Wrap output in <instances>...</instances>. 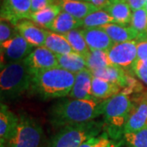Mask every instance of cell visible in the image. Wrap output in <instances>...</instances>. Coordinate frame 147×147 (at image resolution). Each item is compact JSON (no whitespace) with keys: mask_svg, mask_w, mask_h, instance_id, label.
Segmentation results:
<instances>
[{"mask_svg":"<svg viewBox=\"0 0 147 147\" xmlns=\"http://www.w3.org/2000/svg\"><path fill=\"white\" fill-rule=\"evenodd\" d=\"M104 100L71 99L53 104L48 110V121L55 128L95 120L103 115Z\"/></svg>","mask_w":147,"mask_h":147,"instance_id":"obj_1","label":"cell"},{"mask_svg":"<svg viewBox=\"0 0 147 147\" xmlns=\"http://www.w3.org/2000/svg\"><path fill=\"white\" fill-rule=\"evenodd\" d=\"M75 80L74 74L54 67L33 74L31 88L43 99L69 96Z\"/></svg>","mask_w":147,"mask_h":147,"instance_id":"obj_2","label":"cell"},{"mask_svg":"<svg viewBox=\"0 0 147 147\" xmlns=\"http://www.w3.org/2000/svg\"><path fill=\"white\" fill-rule=\"evenodd\" d=\"M33 73L25 60L1 65V100H14L31 88Z\"/></svg>","mask_w":147,"mask_h":147,"instance_id":"obj_3","label":"cell"},{"mask_svg":"<svg viewBox=\"0 0 147 147\" xmlns=\"http://www.w3.org/2000/svg\"><path fill=\"white\" fill-rule=\"evenodd\" d=\"M132 106L131 96L122 92L104 100V131L114 140L123 139L124 127Z\"/></svg>","mask_w":147,"mask_h":147,"instance_id":"obj_4","label":"cell"},{"mask_svg":"<svg viewBox=\"0 0 147 147\" xmlns=\"http://www.w3.org/2000/svg\"><path fill=\"white\" fill-rule=\"evenodd\" d=\"M103 131V121L92 120L64 126L58 129L48 147H79L88 139L98 136Z\"/></svg>","mask_w":147,"mask_h":147,"instance_id":"obj_5","label":"cell"},{"mask_svg":"<svg viewBox=\"0 0 147 147\" xmlns=\"http://www.w3.org/2000/svg\"><path fill=\"white\" fill-rule=\"evenodd\" d=\"M46 137L38 121L21 113L14 131L7 143V147H45Z\"/></svg>","mask_w":147,"mask_h":147,"instance_id":"obj_6","label":"cell"},{"mask_svg":"<svg viewBox=\"0 0 147 147\" xmlns=\"http://www.w3.org/2000/svg\"><path fill=\"white\" fill-rule=\"evenodd\" d=\"M106 53L111 65L131 74L132 66L137 60V40L115 42Z\"/></svg>","mask_w":147,"mask_h":147,"instance_id":"obj_7","label":"cell"},{"mask_svg":"<svg viewBox=\"0 0 147 147\" xmlns=\"http://www.w3.org/2000/svg\"><path fill=\"white\" fill-rule=\"evenodd\" d=\"M1 65L25 60L34 50V46L18 33L16 36L0 43Z\"/></svg>","mask_w":147,"mask_h":147,"instance_id":"obj_8","label":"cell"},{"mask_svg":"<svg viewBox=\"0 0 147 147\" xmlns=\"http://www.w3.org/2000/svg\"><path fill=\"white\" fill-rule=\"evenodd\" d=\"M130 96L132 106L124 127V133L138 131L147 127V92Z\"/></svg>","mask_w":147,"mask_h":147,"instance_id":"obj_9","label":"cell"},{"mask_svg":"<svg viewBox=\"0 0 147 147\" xmlns=\"http://www.w3.org/2000/svg\"><path fill=\"white\" fill-rule=\"evenodd\" d=\"M31 14V0H3L1 7V20L15 26L21 20L30 19Z\"/></svg>","mask_w":147,"mask_h":147,"instance_id":"obj_10","label":"cell"},{"mask_svg":"<svg viewBox=\"0 0 147 147\" xmlns=\"http://www.w3.org/2000/svg\"><path fill=\"white\" fill-rule=\"evenodd\" d=\"M25 61L33 74L58 66L57 54L44 46L36 47L25 59Z\"/></svg>","mask_w":147,"mask_h":147,"instance_id":"obj_11","label":"cell"},{"mask_svg":"<svg viewBox=\"0 0 147 147\" xmlns=\"http://www.w3.org/2000/svg\"><path fill=\"white\" fill-rule=\"evenodd\" d=\"M16 27L21 36L34 47L44 46L48 33L47 29L39 26L34 21L26 19L19 21Z\"/></svg>","mask_w":147,"mask_h":147,"instance_id":"obj_12","label":"cell"},{"mask_svg":"<svg viewBox=\"0 0 147 147\" xmlns=\"http://www.w3.org/2000/svg\"><path fill=\"white\" fill-rule=\"evenodd\" d=\"M93 74L88 69L75 74V80L69 97L72 99H95L92 93Z\"/></svg>","mask_w":147,"mask_h":147,"instance_id":"obj_13","label":"cell"},{"mask_svg":"<svg viewBox=\"0 0 147 147\" xmlns=\"http://www.w3.org/2000/svg\"><path fill=\"white\" fill-rule=\"evenodd\" d=\"M81 32L90 50L107 51L115 43L107 33L100 27L84 28Z\"/></svg>","mask_w":147,"mask_h":147,"instance_id":"obj_14","label":"cell"},{"mask_svg":"<svg viewBox=\"0 0 147 147\" xmlns=\"http://www.w3.org/2000/svg\"><path fill=\"white\" fill-rule=\"evenodd\" d=\"M19 121V116L1 103L0 108V147H7V143L14 131Z\"/></svg>","mask_w":147,"mask_h":147,"instance_id":"obj_15","label":"cell"},{"mask_svg":"<svg viewBox=\"0 0 147 147\" xmlns=\"http://www.w3.org/2000/svg\"><path fill=\"white\" fill-rule=\"evenodd\" d=\"M58 3L61 5L62 11L68 12L80 20H83L89 14L100 9L93 3L87 1L58 0Z\"/></svg>","mask_w":147,"mask_h":147,"instance_id":"obj_16","label":"cell"},{"mask_svg":"<svg viewBox=\"0 0 147 147\" xmlns=\"http://www.w3.org/2000/svg\"><path fill=\"white\" fill-rule=\"evenodd\" d=\"M92 73L94 77L105 79L111 83L119 85L121 88L127 87V72L121 67L116 65H108L104 68L92 70Z\"/></svg>","mask_w":147,"mask_h":147,"instance_id":"obj_17","label":"cell"},{"mask_svg":"<svg viewBox=\"0 0 147 147\" xmlns=\"http://www.w3.org/2000/svg\"><path fill=\"white\" fill-rule=\"evenodd\" d=\"M110 36L114 42L136 40L139 34L131 26H124L117 23H110L100 27Z\"/></svg>","mask_w":147,"mask_h":147,"instance_id":"obj_18","label":"cell"},{"mask_svg":"<svg viewBox=\"0 0 147 147\" xmlns=\"http://www.w3.org/2000/svg\"><path fill=\"white\" fill-rule=\"evenodd\" d=\"M82 26V20L74 17L65 11H62L53 21L48 30L58 34H64Z\"/></svg>","mask_w":147,"mask_h":147,"instance_id":"obj_19","label":"cell"},{"mask_svg":"<svg viewBox=\"0 0 147 147\" xmlns=\"http://www.w3.org/2000/svg\"><path fill=\"white\" fill-rule=\"evenodd\" d=\"M105 10L114 18L115 23L124 26H127L131 20V9L123 0H116L111 2Z\"/></svg>","mask_w":147,"mask_h":147,"instance_id":"obj_20","label":"cell"},{"mask_svg":"<svg viewBox=\"0 0 147 147\" xmlns=\"http://www.w3.org/2000/svg\"><path fill=\"white\" fill-rule=\"evenodd\" d=\"M121 88L116 84L106 81L97 77L92 78V96L100 100H106L120 92Z\"/></svg>","mask_w":147,"mask_h":147,"instance_id":"obj_21","label":"cell"},{"mask_svg":"<svg viewBox=\"0 0 147 147\" xmlns=\"http://www.w3.org/2000/svg\"><path fill=\"white\" fill-rule=\"evenodd\" d=\"M57 57L58 67L68 70L74 74L88 69L84 57L78 53L73 52L65 55H57Z\"/></svg>","mask_w":147,"mask_h":147,"instance_id":"obj_22","label":"cell"},{"mask_svg":"<svg viewBox=\"0 0 147 147\" xmlns=\"http://www.w3.org/2000/svg\"><path fill=\"white\" fill-rule=\"evenodd\" d=\"M61 7L59 3H55L43 8L42 10L32 12L30 20L38 26L48 30L56 17L61 12Z\"/></svg>","mask_w":147,"mask_h":147,"instance_id":"obj_23","label":"cell"},{"mask_svg":"<svg viewBox=\"0 0 147 147\" xmlns=\"http://www.w3.org/2000/svg\"><path fill=\"white\" fill-rule=\"evenodd\" d=\"M44 47L57 55H65L74 52L67 39L61 34L48 30Z\"/></svg>","mask_w":147,"mask_h":147,"instance_id":"obj_24","label":"cell"},{"mask_svg":"<svg viewBox=\"0 0 147 147\" xmlns=\"http://www.w3.org/2000/svg\"><path fill=\"white\" fill-rule=\"evenodd\" d=\"M61 34L67 39V41L75 53H79L84 57L89 53L90 48L85 41L81 30L75 29Z\"/></svg>","mask_w":147,"mask_h":147,"instance_id":"obj_25","label":"cell"},{"mask_svg":"<svg viewBox=\"0 0 147 147\" xmlns=\"http://www.w3.org/2000/svg\"><path fill=\"white\" fill-rule=\"evenodd\" d=\"M84 28L101 27L107 24L115 23L114 18L104 9H99L89 14L83 20Z\"/></svg>","mask_w":147,"mask_h":147,"instance_id":"obj_26","label":"cell"},{"mask_svg":"<svg viewBox=\"0 0 147 147\" xmlns=\"http://www.w3.org/2000/svg\"><path fill=\"white\" fill-rule=\"evenodd\" d=\"M87 67L91 71L104 68L111 65L106 51L103 50H90L89 53L84 56Z\"/></svg>","mask_w":147,"mask_h":147,"instance_id":"obj_27","label":"cell"},{"mask_svg":"<svg viewBox=\"0 0 147 147\" xmlns=\"http://www.w3.org/2000/svg\"><path fill=\"white\" fill-rule=\"evenodd\" d=\"M124 140H114L103 131L100 135L91 137L81 144L79 147H120L123 145Z\"/></svg>","mask_w":147,"mask_h":147,"instance_id":"obj_28","label":"cell"},{"mask_svg":"<svg viewBox=\"0 0 147 147\" xmlns=\"http://www.w3.org/2000/svg\"><path fill=\"white\" fill-rule=\"evenodd\" d=\"M130 26L138 33L137 38L147 37V11L145 7L132 12Z\"/></svg>","mask_w":147,"mask_h":147,"instance_id":"obj_29","label":"cell"},{"mask_svg":"<svg viewBox=\"0 0 147 147\" xmlns=\"http://www.w3.org/2000/svg\"><path fill=\"white\" fill-rule=\"evenodd\" d=\"M123 140L128 147H147V127L138 131L124 133Z\"/></svg>","mask_w":147,"mask_h":147,"instance_id":"obj_30","label":"cell"},{"mask_svg":"<svg viewBox=\"0 0 147 147\" xmlns=\"http://www.w3.org/2000/svg\"><path fill=\"white\" fill-rule=\"evenodd\" d=\"M19 32L16 27L8 21L1 20L0 23V42H3L15 37Z\"/></svg>","mask_w":147,"mask_h":147,"instance_id":"obj_31","label":"cell"},{"mask_svg":"<svg viewBox=\"0 0 147 147\" xmlns=\"http://www.w3.org/2000/svg\"><path fill=\"white\" fill-rule=\"evenodd\" d=\"M137 59L147 66V37L137 38Z\"/></svg>","mask_w":147,"mask_h":147,"instance_id":"obj_32","label":"cell"},{"mask_svg":"<svg viewBox=\"0 0 147 147\" xmlns=\"http://www.w3.org/2000/svg\"><path fill=\"white\" fill-rule=\"evenodd\" d=\"M131 74L137 76L144 84L147 85V66L137 59L131 69Z\"/></svg>","mask_w":147,"mask_h":147,"instance_id":"obj_33","label":"cell"},{"mask_svg":"<svg viewBox=\"0 0 147 147\" xmlns=\"http://www.w3.org/2000/svg\"><path fill=\"white\" fill-rule=\"evenodd\" d=\"M56 0H31V11L32 12H35L48 6L55 4Z\"/></svg>","mask_w":147,"mask_h":147,"instance_id":"obj_34","label":"cell"},{"mask_svg":"<svg viewBox=\"0 0 147 147\" xmlns=\"http://www.w3.org/2000/svg\"><path fill=\"white\" fill-rule=\"evenodd\" d=\"M123 1L126 2L133 11L141 8H144L147 2V0H123Z\"/></svg>","mask_w":147,"mask_h":147,"instance_id":"obj_35","label":"cell"},{"mask_svg":"<svg viewBox=\"0 0 147 147\" xmlns=\"http://www.w3.org/2000/svg\"><path fill=\"white\" fill-rule=\"evenodd\" d=\"M90 3H93L100 9H105V7L110 5L111 2L110 0H90Z\"/></svg>","mask_w":147,"mask_h":147,"instance_id":"obj_36","label":"cell"},{"mask_svg":"<svg viewBox=\"0 0 147 147\" xmlns=\"http://www.w3.org/2000/svg\"><path fill=\"white\" fill-rule=\"evenodd\" d=\"M77 1H87V2H90V0H77Z\"/></svg>","mask_w":147,"mask_h":147,"instance_id":"obj_37","label":"cell"},{"mask_svg":"<svg viewBox=\"0 0 147 147\" xmlns=\"http://www.w3.org/2000/svg\"><path fill=\"white\" fill-rule=\"evenodd\" d=\"M145 8H146V10L147 11V2H146V7H145Z\"/></svg>","mask_w":147,"mask_h":147,"instance_id":"obj_38","label":"cell"},{"mask_svg":"<svg viewBox=\"0 0 147 147\" xmlns=\"http://www.w3.org/2000/svg\"><path fill=\"white\" fill-rule=\"evenodd\" d=\"M110 2H114V1H116V0H110Z\"/></svg>","mask_w":147,"mask_h":147,"instance_id":"obj_39","label":"cell"}]
</instances>
